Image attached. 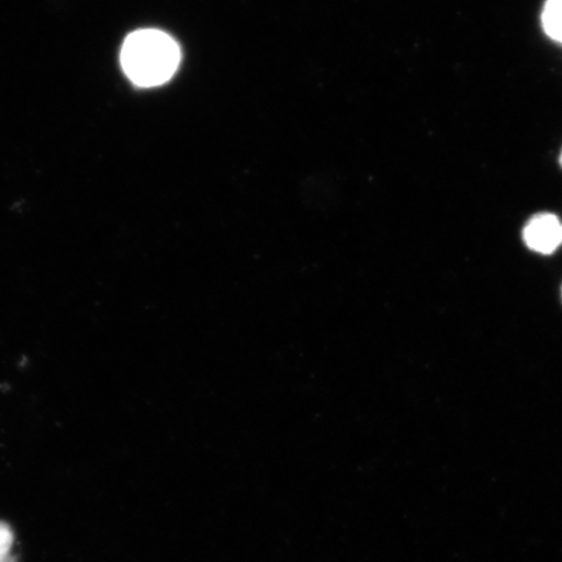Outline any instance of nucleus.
<instances>
[{"label": "nucleus", "instance_id": "1", "mask_svg": "<svg viewBox=\"0 0 562 562\" xmlns=\"http://www.w3.org/2000/svg\"><path fill=\"white\" fill-rule=\"evenodd\" d=\"M179 61L178 44L164 32L138 31L124 42L122 66L139 87H157L170 80Z\"/></svg>", "mask_w": 562, "mask_h": 562}, {"label": "nucleus", "instance_id": "2", "mask_svg": "<svg viewBox=\"0 0 562 562\" xmlns=\"http://www.w3.org/2000/svg\"><path fill=\"white\" fill-rule=\"evenodd\" d=\"M524 240L529 249L550 256L562 244V224L558 216L539 214L532 216L524 229Z\"/></svg>", "mask_w": 562, "mask_h": 562}, {"label": "nucleus", "instance_id": "3", "mask_svg": "<svg viewBox=\"0 0 562 562\" xmlns=\"http://www.w3.org/2000/svg\"><path fill=\"white\" fill-rule=\"evenodd\" d=\"M542 23L548 37L562 44V0H547Z\"/></svg>", "mask_w": 562, "mask_h": 562}, {"label": "nucleus", "instance_id": "4", "mask_svg": "<svg viewBox=\"0 0 562 562\" xmlns=\"http://www.w3.org/2000/svg\"><path fill=\"white\" fill-rule=\"evenodd\" d=\"M13 533L11 527L0 522V562H15L12 559Z\"/></svg>", "mask_w": 562, "mask_h": 562}, {"label": "nucleus", "instance_id": "5", "mask_svg": "<svg viewBox=\"0 0 562 562\" xmlns=\"http://www.w3.org/2000/svg\"><path fill=\"white\" fill-rule=\"evenodd\" d=\"M560 165L562 167V153H561V157H560Z\"/></svg>", "mask_w": 562, "mask_h": 562}]
</instances>
